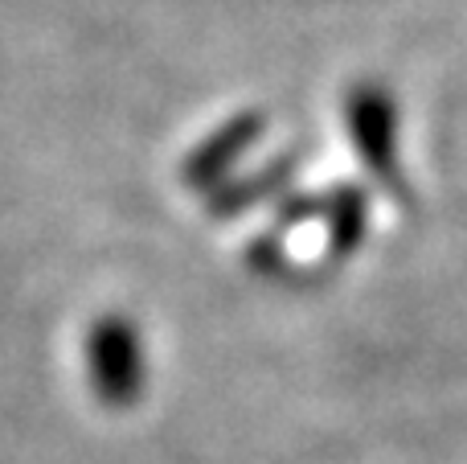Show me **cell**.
<instances>
[{"instance_id":"1","label":"cell","mask_w":467,"mask_h":464,"mask_svg":"<svg viewBox=\"0 0 467 464\" xmlns=\"http://www.w3.org/2000/svg\"><path fill=\"white\" fill-rule=\"evenodd\" d=\"M95 358L107 362L103 366V386L107 391H131V374H136V353H131V337L123 329L107 325L103 337L95 342Z\"/></svg>"}]
</instances>
